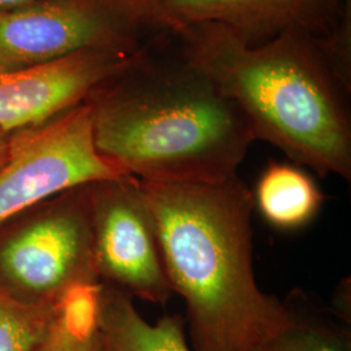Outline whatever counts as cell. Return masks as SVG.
<instances>
[{"label":"cell","instance_id":"1","mask_svg":"<svg viewBox=\"0 0 351 351\" xmlns=\"http://www.w3.org/2000/svg\"><path fill=\"white\" fill-rule=\"evenodd\" d=\"M86 101L101 155L141 181L224 182L256 141L239 104L168 32L146 38Z\"/></svg>","mask_w":351,"mask_h":351},{"label":"cell","instance_id":"2","mask_svg":"<svg viewBox=\"0 0 351 351\" xmlns=\"http://www.w3.org/2000/svg\"><path fill=\"white\" fill-rule=\"evenodd\" d=\"M141 184L168 281L186 304L193 351H250L288 323L284 301L256 284L254 198L239 175L219 184Z\"/></svg>","mask_w":351,"mask_h":351},{"label":"cell","instance_id":"3","mask_svg":"<svg viewBox=\"0 0 351 351\" xmlns=\"http://www.w3.org/2000/svg\"><path fill=\"white\" fill-rule=\"evenodd\" d=\"M250 123L255 139L320 177L351 181V88L316 39L285 32L250 45L229 27L202 23L168 32Z\"/></svg>","mask_w":351,"mask_h":351},{"label":"cell","instance_id":"4","mask_svg":"<svg viewBox=\"0 0 351 351\" xmlns=\"http://www.w3.org/2000/svg\"><path fill=\"white\" fill-rule=\"evenodd\" d=\"M90 185L68 189L0 223V290L58 307L73 289L99 284L94 268Z\"/></svg>","mask_w":351,"mask_h":351},{"label":"cell","instance_id":"5","mask_svg":"<svg viewBox=\"0 0 351 351\" xmlns=\"http://www.w3.org/2000/svg\"><path fill=\"white\" fill-rule=\"evenodd\" d=\"M126 175L97 149L93 108L84 101L11 133L0 165V223L68 189Z\"/></svg>","mask_w":351,"mask_h":351},{"label":"cell","instance_id":"6","mask_svg":"<svg viewBox=\"0 0 351 351\" xmlns=\"http://www.w3.org/2000/svg\"><path fill=\"white\" fill-rule=\"evenodd\" d=\"M150 34L123 0H40L0 11V71L88 49L134 52Z\"/></svg>","mask_w":351,"mask_h":351},{"label":"cell","instance_id":"7","mask_svg":"<svg viewBox=\"0 0 351 351\" xmlns=\"http://www.w3.org/2000/svg\"><path fill=\"white\" fill-rule=\"evenodd\" d=\"M90 215L93 259L99 280L132 298L164 306L175 293L141 180L126 175L93 182Z\"/></svg>","mask_w":351,"mask_h":351},{"label":"cell","instance_id":"8","mask_svg":"<svg viewBox=\"0 0 351 351\" xmlns=\"http://www.w3.org/2000/svg\"><path fill=\"white\" fill-rule=\"evenodd\" d=\"M134 20L149 33L215 23L250 45L285 32L322 39L351 13V0H124Z\"/></svg>","mask_w":351,"mask_h":351},{"label":"cell","instance_id":"9","mask_svg":"<svg viewBox=\"0 0 351 351\" xmlns=\"http://www.w3.org/2000/svg\"><path fill=\"white\" fill-rule=\"evenodd\" d=\"M132 52L88 49L12 71H0V132L40 125L86 101Z\"/></svg>","mask_w":351,"mask_h":351},{"label":"cell","instance_id":"10","mask_svg":"<svg viewBox=\"0 0 351 351\" xmlns=\"http://www.w3.org/2000/svg\"><path fill=\"white\" fill-rule=\"evenodd\" d=\"M98 326L110 351H193L186 339L185 316L165 314L150 324L129 294L103 282Z\"/></svg>","mask_w":351,"mask_h":351},{"label":"cell","instance_id":"11","mask_svg":"<svg viewBox=\"0 0 351 351\" xmlns=\"http://www.w3.org/2000/svg\"><path fill=\"white\" fill-rule=\"evenodd\" d=\"M252 198L264 220L282 232L308 226L326 201L314 178L302 167L277 162L264 168Z\"/></svg>","mask_w":351,"mask_h":351},{"label":"cell","instance_id":"12","mask_svg":"<svg viewBox=\"0 0 351 351\" xmlns=\"http://www.w3.org/2000/svg\"><path fill=\"white\" fill-rule=\"evenodd\" d=\"M282 301L288 323L250 351H351L350 324L314 294L294 289Z\"/></svg>","mask_w":351,"mask_h":351},{"label":"cell","instance_id":"13","mask_svg":"<svg viewBox=\"0 0 351 351\" xmlns=\"http://www.w3.org/2000/svg\"><path fill=\"white\" fill-rule=\"evenodd\" d=\"M101 284L71 290L34 351H110L98 326Z\"/></svg>","mask_w":351,"mask_h":351},{"label":"cell","instance_id":"14","mask_svg":"<svg viewBox=\"0 0 351 351\" xmlns=\"http://www.w3.org/2000/svg\"><path fill=\"white\" fill-rule=\"evenodd\" d=\"M58 307L24 304L0 290V351L36 350Z\"/></svg>","mask_w":351,"mask_h":351},{"label":"cell","instance_id":"15","mask_svg":"<svg viewBox=\"0 0 351 351\" xmlns=\"http://www.w3.org/2000/svg\"><path fill=\"white\" fill-rule=\"evenodd\" d=\"M335 314L343 322L351 324L350 281H342L336 289L332 306H329Z\"/></svg>","mask_w":351,"mask_h":351},{"label":"cell","instance_id":"16","mask_svg":"<svg viewBox=\"0 0 351 351\" xmlns=\"http://www.w3.org/2000/svg\"><path fill=\"white\" fill-rule=\"evenodd\" d=\"M36 1H40V0H0V11L23 7V5L32 4Z\"/></svg>","mask_w":351,"mask_h":351},{"label":"cell","instance_id":"17","mask_svg":"<svg viewBox=\"0 0 351 351\" xmlns=\"http://www.w3.org/2000/svg\"><path fill=\"white\" fill-rule=\"evenodd\" d=\"M10 136L11 133L0 132V165L4 163L7 154H8V145H10Z\"/></svg>","mask_w":351,"mask_h":351}]
</instances>
